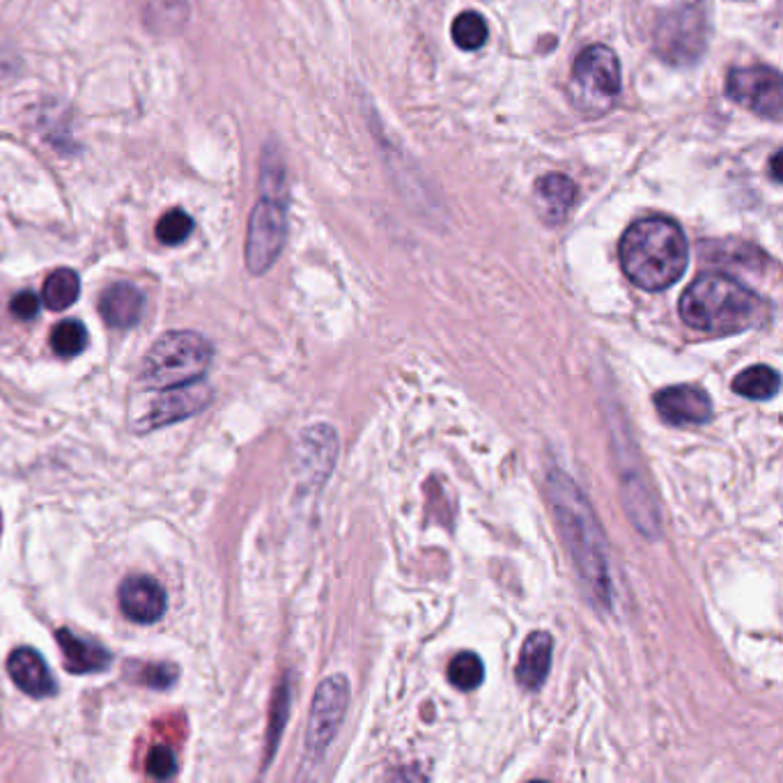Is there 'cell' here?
I'll use <instances>...</instances> for the list:
<instances>
[{
  "mask_svg": "<svg viewBox=\"0 0 783 783\" xmlns=\"http://www.w3.org/2000/svg\"><path fill=\"white\" fill-rule=\"evenodd\" d=\"M547 492L586 598L598 609H607L611 604L607 542L591 503L581 494L575 480L558 469L547 476Z\"/></svg>",
  "mask_w": 783,
  "mask_h": 783,
  "instance_id": "6da1fadb",
  "label": "cell"
},
{
  "mask_svg": "<svg viewBox=\"0 0 783 783\" xmlns=\"http://www.w3.org/2000/svg\"><path fill=\"white\" fill-rule=\"evenodd\" d=\"M618 258L634 285L657 292L671 288L685 274L689 246L676 221L650 216L625 230L618 244Z\"/></svg>",
  "mask_w": 783,
  "mask_h": 783,
  "instance_id": "7a4b0ae2",
  "label": "cell"
},
{
  "mask_svg": "<svg viewBox=\"0 0 783 783\" xmlns=\"http://www.w3.org/2000/svg\"><path fill=\"white\" fill-rule=\"evenodd\" d=\"M680 317L696 331L733 336L761 327L767 320V304L731 276L703 274L682 292Z\"/></svg>",
  "mask_w": 783,
  "mask_h": 783,
  "instance_id": "3957f363",
  "label": "cell"
},
{
  "mask_svg": "<svg viewBox=\"0 0 783 783\" xmlns=\"http://www.w3.org/2000/svg\"><path fill=\"white\" fill-rule=\"evenodd\" d=\"M262 198L253 207L246 235V267L260 276L274 267L288 237V205H285V170L276 152L262 159Z\"/></svg>",
  "mask_w": 783,
  "mask_h": 783,
  "instance_id": "277c9868",
  "label": "cell"
},
{
  "mask_svg": "<svg viewBox=\"0 0 783 783\" xmlns=\"http://www.w3.org/2000/svg\"><path fill=\"white\" fill-rule=\"evenodd\" d=\"M212 361V345L196 331H168L143 363V382L154 391L177 389L205 377Z\"/></svg>",
  "mask_w": 783,
  "mask_h": 783,
  "instance_id": "5b68a950",
  "label": "cell"
},
{
  "mask_svg": "<svg viewBox=\"0 0 783 783\" xmlns=\"http://www.w3.org/2000/svg\"><path fill=\"white\" fill-rule=\"evenodd\" d=\"M620 95V62L604 44H593L579 53L572 67L570 97L581 113L604 115Z\"/></svg>",
  "mask_w": 783,
  "mask_h": 783,
  "instance_id": "8992f818",
  "label": "cell"
},
{
  "mask_svg": "<svg viewBox=\"0 0 783 783\" xmlns=\"http://www.w3.org/2000/svg\"><path fill=\"white\" fill-rule=\"evenodd\" d=\"M347 705H350V682L345 676H331L317 687L306 731L308 763L320 761L327 754L331 740L343 724Z\"/></svg>",
  "mask_w": 783,
  "mask_h": 783,
  "instance_id": "52a82bcc",
  "label": "cell"
},
{
  "mask_svg": "<svg viewBox=\"0 0 783 783\" xmlns=\"http://www.w3.org/2000/svg\"><path fill=\"white\" fill-rule=\"evenodd\" d=\"M708 23L701 7H680L660 21L655 33V49L666 62L689 65L705 51Z\"/></svg>",
  "mask_w": 783,
  "mask_h": 783,
  "instance_id": "ba28073f",
  "label": "cell"
},
{
  "mask_svg": "<svg viewBox=\"0 0 783 783\" xmlns=\"http://www.w3.org/2000/svg\"><path fill=\"white\" fill-rule=\"evenodd\" d=\"M726 95L763 118L779 120L783 111V85L777 69L740 67L726 76Z\"/></svg>",
  "mask_w": 783,
  "mask_h": 783,
  "instance_id": "9c48e42d",
  "label": "cell"
},
{
  "mask_svg": "<svg viewBox=\"0 0 783 783\" xmlns=\"http://www.w3.org/2000/svg\"><path fill=\"white\" fill-rule=\"evenodd\" d=\"M655 407L671 425H701L712 416V402L699 386H669L655 395Z\"/></svg>",
  "mask_w": 783,
  "mask_h": 783,
  "instance_id": "30bf717a",
  "label": "cell"
},
{
  "mask_svg": "<svg viewBox=\"0 0 783 783\" xmlns=\"http://www.w3.org/2000/svg\"><path fill=\"white\" fill-rule=\"evenodd\" d=\"M120 611L138 625H150L166 614L168 598L164 586L150 577H129L118 591Z\"/></svg>",
  "mask_w": 783,
  "mask_h": 783,
  "instance_id": "8fae6325",
  "label": "cell"
},
{
  "mask_svg": "<svg viewBox=\"0 0 783 783\" xmlns=\"http://www.w3.org/2000/svg\"><path fill=\"white\" fill-rule=\"evenodd\" d=\"M207 402H209V389L203 384V379L186 386H177V389H166V393L157 400V405H154L152 412L147 414L143 428L157 430L175 421H182V418L198 414Z\"/></svg>",
  "mask_w": 783,
  "mask_h": 783,
  "instance_id": "7c38bea8",
  "label": "cell"
},
{
  "mask_svg": "<svg viewBox=\"0 0 783 783\" xmlns=\"http://www.w3.org/2000/svg\"><path fill=\"white\" fill-rule=\"evenodd\" d=\"M7 673L14 685L28 696L44 699V696L56 694V680L51 676L49 664L35 648H17L7 660Z\"/></svg>",
  "mask_w": 783,
  "mask_h": 783,
  "instance_id": "4fadbf2b",
  "label": "cell"
},
{
  "mask_svg": "<svg viewBox=\"0 0 783 783\" xmlns=\"http://www.w3.org/2000/svg\"><path fill=\"white\" fill-rule=\"evenodd\" d=\"M58 646L62 650V660H65V669L74 676H88V673H102L113 662V655L108 653L104 646H99L95 641H88L74 634L72 630H60L56 632Z\"/></svg>",
  "mask_w": 783,
  "mask_h": 783,
  "instance_id": "5bb4252c",
  "label": "cell"
},
{
  "mask_svg": "<svg viewBox=\"0 0 783 783\" xmlns=\"http://www.w3.org/2000/svg\"><path fill=\"white\" fill-rule=\"evenodd\" d=\"M552 653L554 641L547 632H533L531 637L524 641L515 669L519 687L526 689V692H538V689L545 685L549 669H552Z\"/></svg>",
  "mask_w": 783,
  "mask_h": 783,
  "instance_id": "9a60e30c",
  "label": "cell"
},
{
  "mask_svg": "<svg viewBox=\"0 0 783 783\" xmlns=\"http://www.w3.org/2000/svg\"><path fill=\"white\" fill-rule=\"evenodd\" d=\"M145 308L143 292L131 283H115L99 297V313L115 329H129L141 320Z\"/></svg>",
  "mask_w": 783,
  "mask_h": 783,
  "instance_id": "2e32d148",
  "label": "cell"
},
{
  "mask_svg": "<svg viewBox=\"0 0 783 783\" xmlns=\"http://www.w3.org/2000/svg\"><path fill=\"white\" fill-rule=\"evenodd\" d=\"M577 184L563 173H547L536 182V200L540 205L542 219L547 223H563L568 219L570 209L577 203Z\"/></svg>",
  "mask_w": 783,
  "mask_h": 783,
  "instance_id": "e0dca14e",
  "label": "cell"
},
{
  "mask_svg": "<svg viewBox=\"0 0 783 783\" xmlns=\"http://www.w3.org/2000/svg\"><path fill=\"white\" fill-rule=\"evenodd\" d=\"M81 294V281L79 274L74 269H56L53 274L44 281L42 288V301L46 308L51 310H67L69 306L79 299Z\"/></svg>",
  "mask_w": 783,
  "mask_h": 783,
  "instance_id": "ac0fdd59",
  "label": "cell"
},
{
  "mask_svg": "<svg viewBox=\"0 0 783 783\" xmlns=\"http://www.w3.org/2000/svg\"><path fill=\"white\" fill-rule=\"evenodd\" d=\"M779 372L770 366H751L733 379V391L749 400H770L779 393Z\"/></svg>",
  "mask_w": 783,
  "mask_h": 783,
  "instance_id": "d6986e66",
  "label": "cell"
},
{
  "mask_svg": "<svg viewBox=\"0 0 783 783\" xmlns=\"http://www.w3.org/2000/svg\"><path fill=\"white\" fill-rule=\"evenodd\" d=\"M143 12L147 26L157 33H175L189 14L186 0H143Z\"/></svg>",
  "mask_w": 783,
  "mask_h": 783,
  "instance_id": "ffe728a7",
  "label": "cell"
},
{
  "mask_svg": "<svg viewBox=\"0 0 783 783\" xmlns=\"http://www.w3.org/2000/svg\"><path fill=\"white\" fill-rule=\"evenodd\" d=\"M88 340V329L79 320H62L51 331V347L62 359H74V356L83 354L85 347H88Z\"/></svg>",
  "mask_w": 783,
  "mask_h": 783,
  "instance_id": "44dd1931",
  "label": "cell"
},
{
  "mask_svg": "<svg viewBox=\"0 0 783 783\" xmlns=\"http://www.w3.org/2000/svg\"><path fill=\"white\" fill-rule=\"evenodd\" d=\"M487 35H490V30H487L483 14L462 12L453 21L451 37L462 51H478L480 46H485Z\"/></svg>",
  "mask_w": 783,
  "mask_h": 783,
  "instance_id": "7402d4cb",
  "label": "cell"
},
{
  "mask_svg": "<svg viewBox=\"0 0 783 783\" xmlns=\"http://www.w3.org/2000/svg\"><path fill=\"white\" fill-rule=\"evenodd\" d=\"M448 680L451 685L462 689V692H471L483 685L485 680V664L476 653H460L453 657V662L448 664Z\"/></svg>",
  "mask_w": 783,
  "mask_h": 783,
  "instance_id": "603a6c76",
  "label": "cell"
},
{
  "mask_svg": "<svg viewBox=\"0 0 783 783\" xmlns=\"http://www.w3.org/2000/svg\"><path fill=\"white\" fill-rule=\"evenodd\" d=\"M193 232V219L184 209H170L157 223V239L166 246H180Z\"/></svg>",
  "mask_w": 783,
  "mask_h": 783,
  "instance_id": "cb8c5ba5",
  "label": "cell"
},
{
  "mask_svg": "<svg viewBox=\"0 0 783 783\" xmlns=\"http://www.w3.org/2000/svg\"><path fill=\"white\" fill-rule=\"evenodd\" d=\"M177 772V758L173 749L166 744H157L152 747L150 756H147V774L154 779H170Z\"/></svg>",
  "mask_w": 783,
  "mask_h": 783,
  "instance_id": "d4e9b609",
  "label": "cell"
},
{
  "mask_svg": "<svg viewBox=\"0 0 783 783\" xmlns=\"http://www.w3.org/2000/svg\"><path fill=\"white\" fill-rule=\"evenodd\" d=\"M10 310L19 320H35L37 313H40V299H37L35 292H21L12 299Z\"/></svg>",
  "mask_w": 783,
  "mask_h": 783,
  "instance_id": "484cf974",
  "label": "cell"
},
{
  "mask_svg": "<svg viewBox=\"0 0 783 783\" xmlns=\"http://www.w3.org/2000/svg\"><path fill=\"white\" fill-rule=\"evenodd\" d=\"M145 673H147L145 676L147 685L157 687V689H168L177 680V669L170 664H154Z\"/></svg>",
  "mask_w": 783,
  "mask_h": 783,
  "instance_id": "4316f807",
  "label": "cell"
},
{
  "mask_svg": "<svg viewBox=\"0 0 783 783\" xmlns=\"http://www.w3.org/2000/svg\"><path fill=\"white\" fill-rule=\"evenodd\" d=\"M779 159H781V154L777 152V154H774V157H772V173H774V180H781V175H779Z\"/></svg>",
  "mask_w": 783,
  "mask_h": 783,
  "instance_id": "83f0119b",
  "label": "cell"
}]
</instances>
